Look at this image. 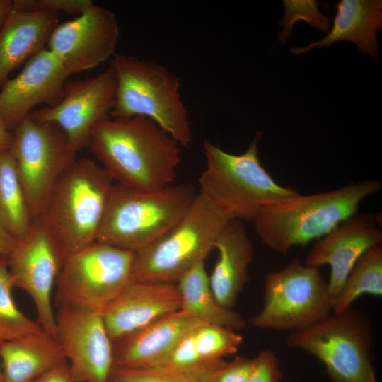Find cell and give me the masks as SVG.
Returning a JSON list of instances; mask_svg holds the SVG:
<instances>
[{
  "mask_svg": "<svg viewBox=\"0 0 382 382\" xmlns=\"http://www.w3.org/2000/svg\"><path fill=\"white\" fill-rule=\"evenodd\" d=\"M363 295L382 296L381 244L369 249L357 261L332 303V313L345 311Z\"/></svg>",
  "mask_w": 382,
  "mask_h": 382,
  "instance_id": "obj_26",
  "label": "cell"
},
{
  "mask_svg": "<svg viewBox=\"0 0 382 382\" xmlns=\"http://www.w3.org/2000/svg\"><path fill=\"white\" fill-rule=\"evenodd\" d=\"M224 360L211 367L192 369L166 364L137 368L114 366L108 382H212Z\"/></svg>",
  "mask_w": 382,
  "mask_h": 382,
  "instance_id": "obj_29",
  "label": "cell"
},
{
  "mask_svg": "<svg viewBox=\"0 0 382 382\" xmlns=\"http://www.w3.org/2000/svg\"><path fill=\"white\" fill-rule=\"evenodd\" d=\"M57 23V13L12 7L0 29V88L14 69L45 48Z\"/></svg>",
  "mask_w": 382,
  "mask_h": 382,
  "instance_id": "obj_21",
  "label": "cell"
},
{
  "mask_svg": "<svg viewBox=\"0 0 382 382\" xmlns=\"http://www.w3.org/2000/svg\"><path fill=\"white\" fill-rule=\"evenodd\" d=\"M13 141V133L7 129L0 117V153L10 150Z\"/></svg>",
  "mask_w": 382,
  "mask_h": 382,
  "instance_id": "obj_36",
  "label": "cell"
},
{
  "mask_svg": "<svg viewBox=\"0 0 382 382\" xmlns=\"http://www.w3.org/2000/svg\"><path fill=\"white\" fill-rule=\"evenodd\" d=\"M56 339L77 382H108L115 366L113 342L102 312L60 306Z\"/></svg>",
  "mask_w": 382,
  "mask_h": 382,
  "instance_id": "obj_14",
  "label": "cell"
},
{
  "mask_svg": "<svg viewBox=\"0 0 382 382\" xmlns=\"http://www.w3.org/2000/svg\"><path fill=\"white\" fill-rule=\"evenodd\" d=\"M213 249L218 257L209 278L216 301L232 308L249 280L248 267L253 259V247L243 221L231 220L216 237Z\"/></svg>",
  "mask_w": 382,
  "mask_h": 382,
  "instance_id": "obj_20",
  "label": "cell"
},
{
  "mask_svg": "<svg viewBox=\"0 0 382 382\" xmlns=\"http://www.w3.org/2000/svg\"><path fill=\"white\" fill-rule=\"evenodd\" d=\"M114 185L86 158H76L59 176L40 218L66 257L97 241Z\"/></svg>",
  "mask_w": 382,
  "mask_h": 382,
  "instance_id": "obj_4",
  "label": "cell"
},
{
  "mask_svg": "<svg viewBox=\"0 0 382 382\" xmlns=\"http://www.w3.org/2000/svg\"><path fill=\"white\" fill-rule=\"evenodd\" d=\"M64 360L56 337L43 330L0 346L3 382H32Z\"/></svg>",
  "mask_w": 382,
  "mask_h": 382,
  "instance_id": "obj_23",
  "label": "cell"
},
{
  "mask_svg": "<svg viewBox=\"0 0 382 382\" xmlns=\"http://www.w3.org/2000/svg\"><path fill=\"white\" fill-rule=\"evenodd\" d=\"M66 255L45 222L33 221L26 234L8 255L14 286L28 294L37 313V322L44 332L56 337V313L52 293Z\"/></svg>",
  "mask_w": 382,
  "mask_h": 382,
  "instance_id": "obj_12",
  "label": "cell"
},
{
  "mask_svg": "<svg viewBox=\"0 0 382 382\" xmlns=\"http://www.w3.org/2000/svg\"><path fill=\"white\" fill-rule=\"evenodd\" d=\"M335 8L337 13L328 35L306 46L293 47L291 52L298 55L316 47H329L338 41L349 40L354 42L362 54L378 57L376 31L382 28V1L341 0Z\"/></svg>",
  "mask_w": 382,
  "mask_h": 382,
  "instance_id": "obj_22",
  "label": "cell"
},
{
  "mask_svg": "<svg viewBox=\"0 0 382 382\" xmlns=\"http://www.w3.org/2000/svg\"><path fill=\"white\" fill-rule=\"evenodd\" d=\"M18 240L0 224V255H8Z\"/></svg>",
  "mask_w": 382,
  "mask_h": 382,
  "instance_id": "obj_35",
  "label": "cell"
},
{
  "mask_svg": "<svg viewBox=\"0 0 382 382\" xmlns=\"http://www.w3.org/2000/svg\"><path fill=\"white\" fill-rule=\"evenodd\" d=\"M284 14L280 23L284 27L279 39L284 42L293 30L294 24L301 20L307 21L320 31L328 32L330 20L323 15L318 8L319 3L316 1L284 0Z\"/></svg>",
  "mask_w": 382,
  "mask_h": 382,
  "instance_id": "obj_30",
  "label": "cell"
},
{
  "mask_svg": "<svg viewBox=\"0 0 382 382\" xmlns=\"http://www.w3.org/2000/svg\"><path fill=\"white\" fill-rule=\"evenodd\" d=\"M381 241L382 231L376 216L357 213L315 241L304 264L318 269L325 265L330 267L328 285L333 303L357 261Z\"/></svg>",
  "mask_w": 382,
  "mask_h": 382,
  "instance_id": "obj_17",
  "label": "cell"
},
{
  "mask_svg": "<svg viewBox=\"0 0 382 382\" xmlns=\"http://www.w3.org/2000/svg\"><path fill=\"white\" fill-rule=\"evenodd\" d=\"M259 132L245 152L233 154L209 141L203 143L205 168L199 178L202 194L233 219L252 221L264 207L299 194L277 183L260 163Z\"/></svg>",
  "mask_w": 382,
  "mask_h": 382,
  "instance_id": "obj_3",
  "label": "cell"
},
{
  "mask_svg": "<svg viewBox=\"0 0 382 382\" xmlns=\"http://www.w3.org/2000/svg\"><path fill=\"white\" fill-rule=\"evenodd\" d=\"M110 66L116 82L115 101L110 117H146L180 146L189 147L192 134L178 77L153 62L125 54H115Z\"/></svg>",
  "mask_w": 382,
  "mask_h": 382,
  "instance_id": "obj_5",
  "label": "cell"
},
{
  "mask_svg": "<svg viewBox=\"0 0 382 382\" xmlns=\"http://www.w3.org/2000/svg\"><path fill=\"white\" fill-rule=\"evenodd\" d=\"M13 287L8 255H0V342H2L42 330L37 321L18 308L12 296Z\"/></svg>",
  "mask_w": 382,
  "mask_h": 382,
  "instance_id": "obj_28",
  "label": "cell"
},
{
  "mask_svg": "<svg viewBox=\"0 0 382 382\" xmlns=\"http://www.w3.org/2000/svg\"><path fill=\"white\" fill-rule=\"evenodd\" d=\"M180 309L113 342L115 366L137 368L162 364L179 340L202 324Z\"/></svg>",
  "mask_w": 382,
  "mask_h": 382,
  "instance_id": "obj_19",
  "label": "cell"
},
{
  "mask_svg": "<svg viewBox=\"0 0 382 382\" xmlns=\"http://www.w3.org/2000/svg\"><path fill=\"white\" fill-rule=\"evenodd\" d=\"M377 180L349 183L330 191L297 195L262 209L252 222L271 250L285 255L330 233L356 214L362 202L381 189Z\"/></svg>",
  "mask_w": 382,
  "mask_h": 382,
  "instance_id": "obj_2",
  "label": "cell"
},
{
  "mask_svg": "<svg viewBox=\"0 0 382 382\" xmlns=\"http://www.w3.org/2000/svg\"><path fill=\"white\" fill-rule=\"evenodd\" d=\"M120 37L115 15L94 4L81 15L57 25L48 49L71 75L94 69L115 52Z\"/></svg>",
  "mask_w": 382,
  "mask_h": 382,
  "instance_id": "obj_15",
  "label": "cell"
},
{
  "mask_svg": "<svg viewBox=\"0 0 382 382\" xmlns=\"http://www.w3.org/2000/svg\"><path fill=\"white\" fill-rule=\"evenodd\" d=\"M10 151L33 219L40 218L58 178L76 158L57 125L30 115L14 128Z\"/></svg>",
  "mask_w": 382,
  "mask_h": 382,
  "instance_id": "obj_11",
  "label": "cell"
},
{
  "mask_svg": "<svg viewBox=\"0 0 382 382\" xmlns=\"http://www.w3.org/2000/svg\"><path fill=\"white\" fill-rule=\"evenodd\" d=\"M197 195L189 183L154 190L115 183L97 241L135 253L170 230Z\"/></svg>",
  "mask_w": 382,
  "mask_h": 382,
  "instance_id": "obj_6",
  "label": "cell"
},
{
  "mask_svg": "<svg viewBox=\"0 0 382 382\" xmlns=\"http://www.w3.org/2000/svg\"><path fill=\"white\" fill-rule=\"evenodd\" d=\"M374 328L362 311L347 308L290 332L288 347L307 352L325 366L330 382H378L372 361Z\"/></svg>",
  "mask_w": 382,
  "mask_h": 382,
  "instance_id": "obj_8",
  "label": "cell"
},
{
  "mask_svg": "<svg viewBox=\"0 0 382 382\" xmlns=\"http://www.w3.org/2000/svg\"><path fill=\"white\" fill-rule=\"evenodd\" d=\"M181 299V309L203 323L224 326L234 330L243 329L246 321L232 308L220 305L209 284L204 261L185 272L176 283Z\"/></svg>",
  "mask_w": 382,
  "mask_h": 382,
  "instance_id": "obj_24",
  "label": "cell"
},
{
  "mask_svg": "<svg viewBox=\"0 0 382 382\" xmlns=\"http://www.w3.org/2000/svg\"><path fill=\"white\" fill-rule=\"evenodd\" d=\"M12 8V1L0 0V29Z\"/></svg>",
  "mask_w": 382,
  "mask_h": 382,
  "instance_id": "obj_37",
  "label": "cell"
},
{
  "mask_svg": "<svg viewBox=\"0 0 382 382\" xmlns=\"http://www.w3.org/2000/svg\"><path fill=\"white\" fill-rule=\"evenodd\" d=\"M88 146L115 184L137 190L173 184L181 161L179 144L140 116L102 120L93 128Z\"/></svg>",
  "mask_w": 382,
  "mask_h": 382,
  "instance_id": "obj_1",
  "label": "cell"
},
{
  "mask_svg": "<svg viewBox=\"0 0 382 382\" xmlns=\"http://www.w3.org/2000/svg\"><path fill=\"white\" fill-rule=\"evenodd\" d=\"M134 257L99 241L66 256L56 282L60 306L103 312L132 279Z\"/></svg>",
  "mask_w": 382,
  "mask_h": 382,
  "instance_id": "obj_10",
  "label": "cell"
},
{
  "mask_svg": "<svg viewBox=\"0 0 382 382\" xmlns=\"http://www.w3.org/2000/svg\"><path fill=\"white\" fill-rule=\"evenodd\" d=\"M69 74L47 47L31 57L0 91V117L7 129L18 124L40 104L55 105L62 98Z\"/></svg>",
  "mask_w": 382,
  "mask_h": 382,
  "instance_id": "obj_16",
  "label": "cell"
},
{
  "mask_svg": "<svg viewBox=\"0 0 382 382\" xmlns=\"http://www.w3.org/2000/svg\"><path fill=\"white\" fill-rule=\"evenodd\" d=\"M2 342H0V346ZM0 382H3V374H2V369L1 366V361H0Z\"/></svg>",
  "mask_w": 382,
  "mask_h": 382,
  "instance_id": "obj_38",
  "label": "cell"
},
{
  "mask_svg": "<svg viewBox=\"0 0 382 382\" xmlns=\"http://www.w3.org/2000/svg\"><path fill=\"white\" fill-rule=\"evenodd\" d=\"M263 303L249 323L259 329L296 332L332 313L328 281L318 268L295 258L264 279Z\"/></svg>",
  "mask_w": 382,
  "mask_h": 382,
  "instance_id": "obj_9",
  "label": "cell"
},
{
  "mask_svg": "<svg viewBox=\"0 0 382 382\" xmlns=\"http://www.w3.org/2000/svg\"><path fill=\"white\" fill-rule=\"evenodd\" d=\"M195 364L209 367L237 353L243 337L236 330L214 324L202 323L190 332Z\"/></svg>",
  "mask_w": 382,
  "mask_h": 382,
  "instance_id": "obj_27",
  "label": "cell"
},
{
  "mask_svg": "<svg viewBox=\"0 0 382 382\" xmlns=\"http://www.w3.org/2000/svg\"><path fill=\"white\" fill-rule=\"evenodd\" d=\"M33 218L10 150L0 153V224L16 239L24 238Z\"/></svg>",
  "mask_w": 382,
  "mask_h": 382,
  "instance_id": "obj_25",
  "label": "cell"
},
{
  "mask_svg": "<svg viewBox=\"0 0 382 382\" xmlns=\"http://www.w3.org/2000/svg\"><path fill=\"white\" fill-rule=\"evenodd\" d=\"M253 366V359L236 356L232 360H224L214 371L212 382H248Z\"/></svg>",
  "mask_w": 382,
  "mask_h": 382,
  "instance_id": "obj_32",
  "label": "cell"
},
{
  "mask_svg": "<svg viewBox=\"0 0 382 382\" xmlns=\"http://www.w3.org/2000/svg\"><path fill=\"white\" fill-rule=\"evenodd\" d=\"M233 219L197 195L184 216L165 234L134 253L132 279L176 284L204 261L224 227Z\"/></svg>",
  "mask_w": 382,
  "mask_h": 382,
  "instance_id": "obj_7",
  "label": "cell"
},
{
  "mask_svg": "<svg viewBox=\"0 0 382 382\" xmlns=\"http://www.w3.org/2000/svg\"><path fill=\"white\" fill-rule=\"evenodd\" d=\"M32 382H77L66 360L47 371Z\"/></svg>",
  "mask_w": 382,
  "mask_h": 382,
  "instance_id": "obj_34",
  "label": "cell"
},
{
  "mask_svg": "<svg viewBox=\"0 0 382 382\" xmlns=\"http://www.w3.org/2000/svg\"><path fill=\"white\" fill-rule=\"evenodd\" d=\"M95 4L91 0H32L33 11H48L59 14L81 15Z\"/></svg>",
  "mask_w": 382,
  "mask_h": 382,
  "instance_id": "obj_33",
  "label": "cell"
},
{
  "mask_svg": "<svg viewBox=\"0 0 382 382\" xmlns=\"http://www.w3.org/2000/svg\"><path fill=\"white\" fill-rule=\"evenodd\" d=\"M180 309L176 284L132 279L102 315L114 342Z\"/></svg>",
  "mask_w": 382,
  "mask_h": 382,
  "instance_id": "obj_18",
  "label": "cell"
},
{
  "mask_svg": "<svg viewBox=\"0 0 382 382\" xmlns=\"http://www.w3.org/2000/svg\"><path fill=\"white\" fill-rule=\"evenodd\" d=\"M283 372L279 361L271 349L261 350L253 358V366L248 382H282Z\"/></svg>",
  "mask_w": 382,
  "mask_h": 382,
  "instance_id": "obj_31",
  "label": "cell"
},
{
  "mask_svg": "<svg viewBox=\"0 0 382 382\" xmlns=\"http://www.w3.org/2000/svg\"><path fill=\"white\" fill-rule=\"evenodd\" d=\"M116 82L112 68L85 79L66 83L60 100L52 106L29 115L39 122L57 125L65 134L69 150L76 156L88 146L93 128L110 117L115 101Z\"/></svg>",
  "mask_w": 382,
  "mask_h": 382,
  "instance_id": "obj_13",
  "label": "cell"
}]
</instances>
